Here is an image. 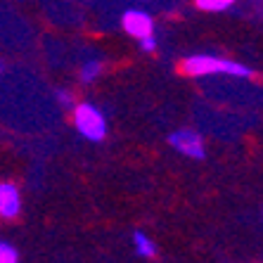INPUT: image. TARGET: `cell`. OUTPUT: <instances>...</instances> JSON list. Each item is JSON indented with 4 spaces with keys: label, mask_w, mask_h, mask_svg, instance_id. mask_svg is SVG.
Masks as SVG:
<instances>
[{
    "label": "cell",
    "mask_w": 263,
    "mask_h": 263,
    "mask_svg": "<svg viewBox=\"0 0 263 263\" xmlns=\"http://www.w3.org/2000/svg\"><path fill=\"white\" fill-rule=\"evenodd\" d=\"M0 263H19V251L5 239H0Z\"/></svg>",
    "instance_id": "cell-9"
},
{
    "label": "cell",
    "mask_w": 263,
    "mask_h": 263,
    "mask_svg": "<svg viewBox=\"0 0 263 263\" xmlns=\"http://www.w3.org/2000/svg\"><path fill=\"white\" fill-rule=\"evenodd\" d=\"M121 26H123V31H126L130 38H135V41H140V38L154 33L152 17H149L147 12H142V10H128V12H123Z\"/></svg>",
    "instance_id": "cell-4"
},
{
    "label": "cell",
    "mask_w": 263,
    "mask_h": 263,
    "mask_svg": "<svg viewBox=\"0 0 263 263\" xmlns=\"http://www.w3.org/2000/svg\"><path fill=\"white\" fill-rule=\"evenodd\" d=\"M195 3L204 12H223V10H228L233 5L235 0H195Z\"/></svg>",
    "instance_id": "cell-8"
},
{
    "label": "cell",
    "mask_w": 263,
    "mask_h": 263,
    "mask_svg": "<svg viewBox=\"0 0 263 263\" xmlns=\"http://www.w3.org/2000/svg\"><path fill=\"white\" fill-rule=\"evenodd\" d=\"M168 145L180 152L183 157L187 159H204V152H206V147H204V138L197 130L192 128H178L168 135Z\"/></svg>",
    "instance_id": "cell-3"
},
{
    "label": "cell",
    "mask_w": 263,
    "mask_h": 263,
    "mask_svg": "<svg viewBox=\"0 0 263 263\" xmlns=\"http://www.w3.org/2000/svg\"><path fill=\"white\" fill-rule=\"evenodd\" d=\"M133 247H135V254L142 258H154L157 256V242L152 237H147L142 230H135L133 233Z\"/></svg>",
    "instance_id": "cell-6"
},
{
    "label": "cell",
    "mask_w": 263,
    "mask_h": 263,
    "mask_svg": "<svg viewBox=\"0 0 263 263\" xmlns=\"http://www.w3.org/2000/svg\"><path fill=\"white\" fill-rule=\"evenodd\" d=\"M22 214V195H19V187L10 180H3L0 183V218L12 220Z\"/></svg>",
    "instance_id": "cell-5"
},
{
    "label": "cell",
    "mask_w": 263,
    "mask_h": 263,
    "mask_svg": "<svg viewBox=\"0 0 263 263\" xmlns=\"http://www.w3.org/2000/svg\"><path fill=\"white\" fill-rule=\"evenodd\" d=\"M55 98H57V102H60L62 107H67V109H71L73 104H76V100H73V92L67 90V88H57V90H55Z\"/></svg>",
    "instance_id": "cell-10"
},
{
    "label": "cell",
    "mask_w": 263,
    "mask_h": 263,
    "mask_svg": "<svg viewBox=\"0 0 263 263\" xmlns=\"http://www.w3.org/2000/svg\"><path fill=\"white\" fill-rule=\"evenodd\" d=\"M100 73H102V62L100 60H86L79 69V79H81V83H86L88 86V83H92V81L100 79Z\"/></svg>",
    "instance_id": "cell-7"
},
{
    "label": "cell",
    "mask_w": 263,
    "mask_h": 263,
    "mask_svg": "<svg viewBox=\"0 0 263 263\" xmlns=\"http://www.w3.org/2000/svg\"><path fill=\"white\" fill-rule=\"evenodd\" d=\"M71 114H73V128L79 130L86 140L100 142L107 138V119L95 104L76 102L71 107Z\"/></svg>",
    "instance_id": "cell-2"
},
{
    "label": "cell",
    "mask_w": 263,
    "mask_h": 263,
    "mask_svg": "<svg viewBox=\"0 0 263 263\" xmlns=\"http://www.w3.org/2000/svg\"><path fill=\"white\" fill-rule=\"evenodd\" d=\"M138 43H140V50H142V52H154V50H157V38H154V33H149V36L140 38Z\"/></svg>",
    "instance_id": "cell-11"
},
{
    "label": "cell",
    "mask_w": 263,
    "mask_h": 263,
    "mask_svg": "<svg viewBox=\"0 0 263 263\" xmlns=\"http://www.w3.org/2000/svg\"><path fill=\"white\" fill-rule=\"evenodd\" d=\"M3 73H5V64H3V62H0V76H3Z\"/></svg>",
    "instance_id": "cell-12"
},
{
    "label": "cell",
    "mask_w": 263,
    "mask_h": 263,
    "mask_svg": "<svg viewBox=\"0 0 263 263\" xmlns=\"http://www.w3.org/2000/svg\"><path fill=\"white\" fill-rule=\"evenodd\" d=\"M183 71L187 76H211V73H228V76H237V79H249L254 76V69L247 64H239L235 60L216 55H192L183 60Z\"/></svg>",
    "instance_id": "cell-1"
}]
</instances>
